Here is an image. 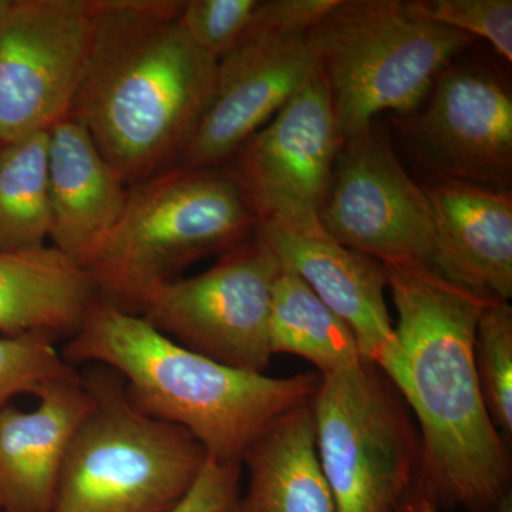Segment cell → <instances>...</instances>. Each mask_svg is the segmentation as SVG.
<instances>
[{
	"label": "cell",
	"mask_w": 512,
	"mask_h": 512,
	"mask_svg": "<svg viewBox=\"0 0 512 512\" xmlns=\"http://www.w3.org/2000/svg\"><path fill=\"white\" fill-rule=\"evenodd\" d=\"M259 221L227 168L175 165L128 187L119 220L84 268L100 301L138 313L187 266L254 237Z\"/></svg>",
	"instance_id": "obj_4"
},
{
	"label": "cell",
	"mask_w": 512,
	"mask_h": 512,
	"mask_svg": "<svg viewBox=\"0 0 512 512\" xmlns=\"http://www.w3.org/2000/svg\"><path fill=\"white\" fill-rule=\"evenodd\" d=\"M281 262L256 231L207 271L148 293L138 309L165 336L221 365L265 373L269 312Z\"/></svg>",
	"instance_id": "obj_8"
},
{
	"label": "cell",
	"mask_w": 512,
	"mask_h": 512,
	"mask_svg": "<svg viewBox=\"0 0 512 512\" xmlns=\"http://www.w3.org/2000/svg\"><path fill=\"white\" fill-rule=\"evenodd\" d=\"M128 187L72 117L49 130L50 235L53 247L84 266L109 235Z\"/></svg>",
	"instance_id": "obj_17"
},
{
	"label": "cell",
	"mask_w": 512,
	"mask_h": 512,
	"mask_svg": "<svg viewBox=\"0 0 512 512\" xmlns=\"http://www.w3.org/2000/svg\"><path fill=\"white\" fill-rule=\"evenodd\" d=\"M406 362L402 392L421 441V483L439 508L490 512L511 491L507 440L485 406L474 338L491 299L412 262H380Z\"/></svg>",
	"instance_id": "obj_1"
},
{
	"label": "cell",
	"mask_w": 512,
	"mask_h": 512,
	"mask_svg": "<svg viewBox=\"0 0 512 512\" xmlns=\"http://www.w3.org/2000/svg\"><path fill=\"white\" fill-rule=\"evenodd\" d=\"M181 8L183 0H97L69 117L127 187L180 163L214 92L218 60L181 28Z\"/></svg>",
	"instance_id": "obj_2"
},
{
	"label": "cell",
	"mask_w": 512,
	"mask_h": 512,
	"mask_svg": "<svg viewBox=\"0 0 512 512\" xmlns=\"http://www.w3.org/2000/svg\"><path fill=\"white\" fill-rule=\"evenodd\" d=\"M342 143L328 86L318 73L224 167L259 225L322 235L320 212Z\"/></svg>",
	"instance_id": "obj_9"
},
{
	"label": "cell",
	"mask_w": 512,
	"mask_h": 512,
	"mask_svg": "<svg viewBox=\"0 0 512 512\" xmlns=\"http://www.w3.org/2000/svg\"><path fill=\"white\" fill-rule=\"evenodd\" d=\"M258 232L279 262L302 278L352 329L363 357L375 363L402 392L406 362L386 305L382 264L326 234H296L272 225H259Z\"/></svg>",
	"instance_id": "obj_14"
},
{
	"label": "cell",
	"mask_w": 512,
	"mask_h": 512,
	"mask_svg": "<svg viewBox=\"0 0 512 512\" xmlns=\"http://www.w3.org/2000/svg\"><path fill=\"white\" fill-rule=\"evenodd\" d=\"M10 2H12V0H0V18H2V16L5 15L6 10L9 9Z\"/></svg>",
	"instance_id": "obj_30"
},
{
	"label": "cell",
	"mask_w": 512,
	"mask_h": 512,
	"mask_svg": "<svg viewBox=\"0 0 512 512\" xmlns=\"http://www.w3.org/2000/svg\"><path fill=\"white\" fill-rule=\"evenodd\" d=\"M269 346L272 355L288 353L308 360L320 376L363 359L352 329L284 265L272 289Z\"/></svg>",
	"instance_id": "obj_20"
},
{
	"label": "cell",
	"mask_w": 512,
	"mask_h": 512,
	"mask_svg": "<svg viewBox=\"0 0 512 512\" xmlns=\"http://www.w3.org/2000/svg\"><path fill=\"white\" fill-rule=\"evenodd\" d=\"M305 36L249 30L217 63L214 92L181 167H222L316 74Z\"/></svg>",
	"instance_id": "obj_13"
},
{
	"label": "cell",
	"mask_w": 512,
	"mask_h": 512,
	"mask_svg": "<svg viewBox=\"0 0 512 512\" xmlns=\"http://www.w3.org/2000/svg\"><path fill=\"white\" fill-rule=\"evenodd\" d=\"M490 512H512V495L507 493L498 501L497 504L494 505L493 510Z\"/></svg>",
	"instance_id": "obj_29"
},
{
	"label": "cell",
	"mask_w": 512,
	"mask_h": 512,
	"mask_svg": "<svg viewBox=\"0 0 512 512\" xmlns=\"http://www.w3.org/2000/svg\"><path fill=\"white\" fill-rule=\"evenodd\" d=\"M306 42L345 140L383 111L416 110L473 39L423 18L410 0H339Z\"/></svg>",
	"instance_id": "obj_5"
},
{
	"label": "cell",
	"mask_w": 512,
	"mask_h": 512,
	"mask_svg": "<svg viewBox=\"0 0 512 512\" xmlns=\"http://www.w3.org/2000/svg\"><path fill=\"white\" fill-rule=\"evenodd\" d=\"M423 18L485 40L505 62H512L511 0H410Z\"/></svg>",
	"instance_id": "obj_24"
},
{
	"label": "cell",
	"mask_w": 512,
	"mask_h": 512,
	"mask_svg": "<svg viewBox=\"0 0 512 512\" xmlns=\"http://www.w3.org/2000/svg\"><path fill=\"white\" fill-rule=\"evenodd\" d=\"M320 225L333 241L376 261L434 271L437 235L429 198L375 126L343 140Z\"/></svg>",
	"instance_id": "obj_11"
},
{
	"label": "cell",
	"mask_w": 512,
	"mask_h": 512,
	"mask_svg": "<svg viewBox=\"0 0 512 512\" xmlns=\"http://www.w3.org/2000/svg\"><path fill=\"white\" fill-rule=\"evenodd\" d=\"M421 187L436 222L434 272L491 301L510 302L511 190L454 180Z\"/></svg>",
	"instance_id": "obj_15"
},
{
	"label": "cell",
	"mask_w": 512,
	"mask_h": 512,
	"mask_svg": "<svg viewBox=\"0 0 512 512\" xmlns=\"http://www.w3.org/2000/svg\"><path fill=\"white\" fill-rule=\"evenodd\" d=\"M97 0H12L0 18V144L69 116L92 55Z\"/></svg>",
	"instance_id": "obj_10"
},
{
	"label": "cell",
	"mask_w": 512,
	"mask_h": 512,
	"mask_svg": "<svg viewBox=\"0 0 512 512\" xmlns=\"http://www.w3.org/2000/svg\"><path fill=\"white\" fill-rule=\"evenodd\" d=\"M399 512H440V508L420 480L407 495Z\"/></svg>",
	"instance_id": "obj_28"
},
{
	"label": "cell",
	"mask_w": 512,
	"mask_h": 512,
	"mask_svg": "<svg viewBox=\"0 0 512 512\" xmlns=\"http://www.w3.org/2000/svg\"><path fill=\"white\" fill-rule=\"evenodd\" d=\"M37 397L33 412L0 410V512H49L67 448L93 407L83 375Z\"/></svg>",
	"instance_id": "obj_16"
},
{
	"label": "cell",
	"mask_w": 512,
	"mask_h": 512,
	"mask_svg": "<svg viewBox=\"0 0 512 512\" xmlns=\"http://www.w3.org/2000/svg\"><path fill=\"white\" fill-rule=\"evenodd\" d=\"M0 146V249L43 247L50 235L49 131Z\"/></svg>",
	"instance_id": "obj_21"
},
{
	"label": "cell",
	"mask_w": 512,
	"mask_h": 512,
	"mask_svg": "<svg viewBox=\"0 0 512 512\" xmlns=\"http://www.w3.org/2000/svg\"><path fill=\"white\" fill-rule=\"evenodd\" d=\"M93 407L67 448L49 512H171L190 493L208 453L183 427L130 403L123 377L82 373Z\"/></svg>",
	"instance_id": "obj_6"
},
{
	"label": "cell",
	"mask_w": 512,
	"mask_h": 512,
	"mask_svg": "<svg viewBox=\"0 0 512 512\" xmlns=\"http://www.w3.org/2000/svg\"><path fill=\"white\" fill-rule=\"evenodd\" d=\"M99 299L86 268L53 245L0 249V335L72 339Z\"/></svg>",
	"instance_id": "obj_18"
},
{
	"label": "cell",
	"mask_w": 512,
	"mask_h": 512,
	"mask_svg": "<svg viewBox=\"0 0 512 512\" xmlns=\"http://www.w3.org/2000/svg\"><path fill=\"white\" fill-rule=\"evenodd\" d=\"M241 464L248 467V490L234 512H336L320 466L311 403L275 420Z\"/></svg>",
	"instance_id": "obj_19"
},
{
	"label": "cell",
	"mask_w": 512,
	"mask_h": 512,
	"mask_svg": "<svg viewBox=\"0 0 512 512\" xmlns=\"http://www.w3.org/2000/svg\"><path fill=\"white\" fill-rule=\"evenodd\" d=\"M56 342L45 333L0 335V410L19 394L39 396L52 384L82 375L57 352Z\"/></svg>",
	"instance_id": "obj_23"
},
{
	"label": "cell",
	"mask_w": 512,
	"mask_h": 512,
	"mask_svg": "<svg viewBox=\"0 0 512 512\" xmlns=\"http://www.w3.org/2000/svg\"><path fill=\"white\" fill-rule=\"evenodd\" d=\"M396 120L429 181L511 190L512 96L495 70L454 60L423 103Z\"/></svg>",
	"instance_id": "obj_12"
},
{
	"label": "cell",
	"mask_w": 512,
	"mask_h": 512,
	"mask_svg": "<svg viewBox=\"0 0 512 512\" xmlns=\"http://www.w3.org/2000/svg\"><path fill=\"white\" fill-rule=\"evenodd\" d=\"M474 359L485 406L505 440L512 436V306H485L474 338Z\"/></svg>",
	"instance_id": "obj_22"
},
{
	"label": "cell",
	"mask_w": 512,
	"mask_h": 512,
	"mask_svg": "<svg viewBox=\"0 0 512 512\" xmlns=\"http://www.w3.org/2000/svg\"><path fill=\"white\" fill-rule=\"evenodd\" d=\"M316 448L336 512H399L421 480V441L392 380L370 360L320 376Z\"/></svg>",
	"instance_id": "obj_7"
},
{
	"label": "cell",
	"mask_w": 512,
	"mask_h": 512,
	"mask_svg": "<svg viewBox=\"0 0 512 512\" xmlns=\"http://www.w3.org/2000/svg\"><path fill=\"white\" fill-rule=\"evenodd\" d=\"M258 2L259 0H183L178 20L195 45L220 60L251 29Z\"/></svg>",
	"instance_id": "obj_25"
},
{
	"label": "cell",
	"mask_w": 512,
	"mask_h": 512,
	"mask_svg": "<svg viewBox=\"0 0 512 512\" xmlns=\"http://www.w3.org/2000/svg\"><path fill=\"white\" fill-rule=\"evenodd\" d=\"M242 464L208 454L200 476L171 512H234L241 488Z\"/></svg>",
	"instance_id": "obj_26"
},
{
	"label": "cell",
	"mask_w": 512,
	"mask_h": 512,
	"mask_svg": "<svg viewBox=\"0 0 512 512\" xmlns=\"http://www.w3.org/2000/svg\"><path fill=\"white\" fill-rule=\"evenodd\" d=\"M62 355L74 367H110L138 412L183 427L210 456L238 463L275 420L311 403L320 383L318 372L278 379L221 365L100 299Z\"/></svg>",
	"instance_id": "obj_3"
},
{
	"label": "cell",
	"mask_w": 512,
	"mask_h": 512,
	"mask_svg": "<svg viewBox=\"0 0 512 512\" xmlns=\"http://www.w3.org/2000/svg\"><path fill=\"white\" fill-rule=\"evenodd\" d=\"M338 2L339 0H259L249 30L305 36Z\"/></svg>",
	"instance_id": "obj_27"
}]
</instances>
